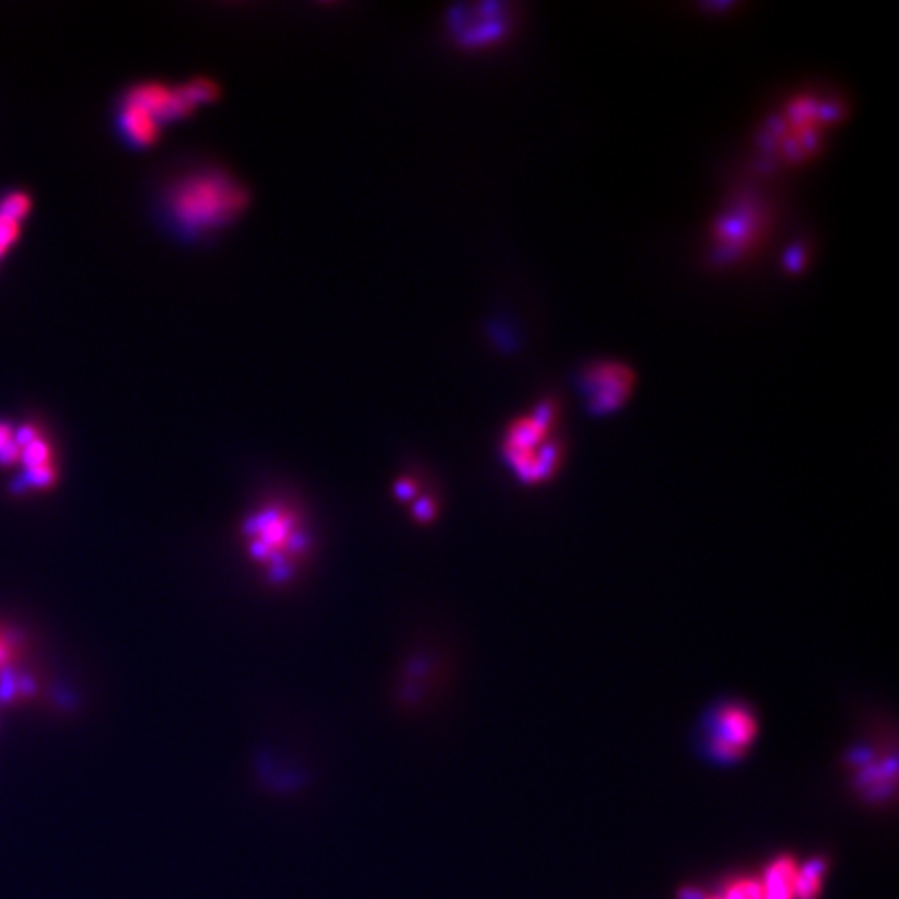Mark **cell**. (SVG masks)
<instances>
[{
  "mask_svg": "<svg viewBox=\"0 0 899 899\" xmlns=\"http://www.w3.org/2000/svg\"><path fill=\"white\" fill-rule=\"evenodd\" d=\"M558 410L554 402L537 405L532 412L516 417L502 440V458L523 483H544L552 479L562 463V444L557 435Z\"/></svg>",
  "mask_w": 899,
  "mask_h": 899,
  "instance_id": "1",
  "label": "cell"
},
{
  "mask_svg": "<svg viewBox=\"0 0 899 899\" xmlns=\"http://www.w3.org/2000/svg\"><path fill=\"white\" fill-rule=\"evenodd\" d=\"M244 205V192L221 173H194L173 186L167 213L184 234H205L230 221Z\"/></svg>",
  "mask_w": 899,
  "mask_h": 899,
  "instance_id": "2",
  "label": "cell"
},
{
  "mask_svg": "<svg viewBox=\"0 0 899 899\" xmlns=\"http://www.w3.org/2000/svg\"><path fill=\"white\" fill-rule=\"evenodd\" d=\"M242 537L250 560L273 579H285L306 550L299 514L283 504H267L244 521Z\"/></svg>",
  "mask_w": 899,
  "mask_h": 899,
  "instance_id": "3",
  "label": "cell"
},
{
  "mask_svg": "<svg viewBox=\"0 0 899 899\" xmlns=\"http://www.w3.org/2000/svg\"><path fill=\"white\" fill-rule=\"evenodd\" d=\"M769 223L771 211L764 198L751 192L735 196L712 225V260L728 265L749 257V253L756 250L769 234Z\"/></svg>",
  "mask_w": 899,
  "mask_h": 899,
  "instance_id": "4",
  "label": "cell"
},
{
  "mask_svg": "<svg viewBox=\"0 0 899 899\" xmlns=\"http://www.w3.org/2000/svg\"><path fill=\"white\" fill-rule=\"evenodd\" d=\"M758 737V721L744 702H719L702 721L700 748L716 764L739 762Z\"/></svg>",
  "mask_w": 899,
  "mask_h": 899,
  "instance_id": "5",
  "label": "cell"
},
{
  "mask_svg": "<svg viewBox=\"0 0 899 899\" xmlns=\"http://www.w3.org/2000/svg\"><path fill=\"white\" fill-rule=\"evenodd\" d=\"M513 7L504 2H477L452 9V36L469 48L500 43L513 30Z\"/></svg>",
  "mask_w": 899,
  "mask_h": 899,
  "instance_id": "6",
  "label": "cell"
},
{
  "mask_svg": "<svg viewBox=\"0 0 899 899\" xmlns=\"http://www.w3.org/2000/svg\"><path fill=\"white\" fill-rule=\"evenodd\" d=\"M633 371L627 364L615 361L587 364L579 380L587 407L596 415H606L622 407L633 392Z\"/></svg>",
  "mask_w": 899,
  "mask_h": 899,
  "instance_id": "7",
  "label": "cell"
},
{
  "mask_svg": "<svg viewBox=\"0 0 899 899\" xmlns=\"http://www.w3.org/2000/svg\"><path fill=\"white\" fill-rule=\"evenodd\" d=\"M712 899H764L760 880H735L731 883L725 894Z\"/></svg>",
  "mask_w": 899,
  "mask_h": 899,
  "instance_id": "8",
  "label": "cell"
},
{
  "mask_svg": "<svg viewBox=\"0 0 899 899\" xmlns=\"http://www.w3.org/2000/svg\"><path fill=\"white\" fill-rule=\"evenodd\" d=\"M30 198L22 192L9 194L0 200V213L20 221L25 214L30 213Z\"/></svg>",
  "mask_w": 899,
  "mask_h": 899,
  "instance_id": "9",
  "label": "cell"
},
{
  "mask_svg": "<svg viewBox=\"0 0 899 899\" xmlns=\"http://www.w3.org/2000/svg\"><path fill=\"white\" fill-rule=\"evenodd\" d=\"M20 236V221L0 213V257L15 244Z\"/></svg>",
  "mask_w": 899,
  "mask_h": 899,
  "instance_id": "10",
  "label": "cell"
},
{
  "mask_svg": "<svg viewBox=\"0 0 899 899\" xmlns=\"http://www.w3.org/2000/svg\"><path fill=\"white\" fill-rule=\"evenodd\" d=\"M13 442V429L9 428L7 423H0V450L4 448L7 444Z\"/></svg>",
  "mask_w": 899,
  "mask_h": 899,
  "instance_id": "11",
  "label": "cell"
}]
</instances>
